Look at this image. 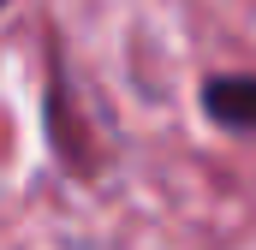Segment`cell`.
<instances>
[{
  "label": "cell",
  "mask_w": 256,
  "mask_h": 250,
  "mask_svg": "<svg viewBox=\"0 0 256 250\" xmlns=\"http://www.w3.org/2000/svg\"><path fill=\"white\" fill-rule=\"evenodd\" d=\"M202 108H208V120H214V125L256 131V78H208Z\"/></svg>",
  "instance_id": "1"
},
{
  "label": "cell",
  "mask_w": 256,
  "mask_h": 250,
  "mask_svg": "<svg viewBox=\"0 0 256 250\" xmlns=\"http://www.w3.org/2000/svg\"><path fill=\"white\" fill-rule=\"evenodd\" d=\"M0 6H6V0H0Z\"/></svg>",
  "instance_id": "2"
}]
</instances>
